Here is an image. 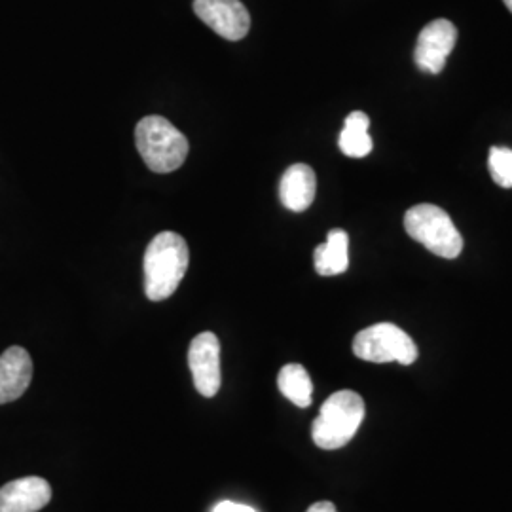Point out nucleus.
<instances>
[{"instance_id": "f257e3e1", "label": "nucleus", "mask_w": 512, "mask_h": 512, "mask_svg": "<svg viewBox=\"0 0 512 512\" xmlns=\"http://www.w3.org/2000/svg\"><path fill=\"white\" fill-rule=\"evenodd\" d=\"M190 264V251L177 232H160L148 243L143 270L148 300L162 302L173 296Z\"/></svg>"}, {"instance_id": "f03ea898", "label": "nucleus", "mask_w": 512, "mask_h": 512, "mask_svg": "<svg viewBox=\"0 0 512 512\" xmlns=\"http://www.w3.org/2000/svg\"><path fill=\"white\" fill-rule=\"evenodd\" d=\"M365 420V401L351 389L332 393L313 421L311 439L321 450L344 448Z\"/></svg>"}, {"instance_id": "7ed1b4c3", "label": "nucleus", "mask_w": 512, "mask_h": 512, "mask_svg": "<svg viewBox=\"0 0 512 512\" xmlns=\"http://www.w3.org/2000/svg\"><path fill=\"white\" fill-rule=\"evenodd\" d=\"M135 145L154 173H171L188 156V139L164 116H145L135 128Z\"/></svg>"}, {"instance_id": "20e7f679", "label": "nucleus", "mask_w": 512, "mask_h": 512, "mask_svg": "<svg viewBox=\"0 0 512 512\" xmlns=\"http://www.w3.org/2000/svg\"><path fill=\"white\" fill-rule=\"evenodd\" d=\"M404 228L408 236L440 258H458L463 238L450 215L431 203H420L406 211Z\"/></svg>"}, {"instance_id": "39448f33", "label": "nucleus", "mask_w": 512, "mask_h": 512, "mask_svg": "<svg viewBox=\"0 0 512 512\" xmlns=\"http://www.w3.org/2000/svg\"><path fill=\"white\" fill-rule=\"evenodd\" d=\"M355 357L368 363L412 365L418 359L414 340L393 323H378L361 330L353 340Z\"/></svg>"}, {"instance_id": "423d86ee", "label": "nucleus", "mask_w": 512, "mask_h": 512, "mask_svg": "<svg viewBox=\"0 0 512 512\" xmlns=\"http://www.w3.org/2000/svg\"><path fill=\"white\" fill-rule=\"evenodd\" d=\"M188 366L198 393L211 399L220 391V342L217 334L202 332L188 348Z\"/></svg>"}, {"instance_id": "0eeeda50", "label": "nucleus", "mask_w": 512, "mask_h": 512, "mask_svg": "<svg viewBox=\"0 0 512 512\" xmlns=\"http://www.w3.org/2000/svg\"><path fill=\"white\" fill-rule=\"evenodd\" d=\"M194 12L219 37L238 42L251 29V16L241 0H194Z\"/></svg>"}, {"instance_id": "6e6552de", "label": "nucleus", "mask_w": 512, "mask_h": 512, "mask_svg": "<svg viewBox=\"0 0 512 512\" xmlns=\"http://www.w3.org/2000/svg\"><path fill=\"white\" fill-rule=\"evenodd\" d=\"M458 40V29L448 19H435L421 29L414 50V61L421 71L442 73L448 55L452 54Z\"/></svg>"}, {"instance_id": "1a4fd4ad", "label": "nucleus", "mask_w": 512, "mask_h": 512, "mask_svg": "<svg viewBox=\"0 0 512 512\" xmlns=\"http://www.w3.org/2000/svg\"><path fill=\"white\" fill-rule=\"evenodd\" d=\"M52 501V488L40 476H25L0 488V512H38Z\"/></svg>"}, {"instance_id": "9d476101", "label": "nucleus", "mask_w": 512, "mask_h": 512, "mask_svg": "<svg viewBox=\"0 0 512 512\" xmlns=\"http://www.w3.org/2000/svg\"><path fill=\"white\" fill-rule=\"evenodd\" d=\"M33 380V361L27 349L8 348L0 355V404L19 399Z\"/></svg>"}, {"instance_id": "9b49d317", "label": "nucleus", "mask_w": 512, "mask_h": 512, "mask_svg": "<svg viewBox=\"0 0 512 512\" xmlns=\"http://www.w3.org/2000/svg\"><path fill=\"white\" fill-rule=\"evenodd\" d=\"M317 179L310 165L294 164L283 173L279 183V200L294 213H302L315 200Z\"/></svg>"}, {"instance_id": "f8f14e48", "label": "nucleus", "mask_w": 512, "mask_h": 512, "mask_svg": "<svg viewBox=\"0 0 512 512\" xmlns=\"http://www.w3.org/2000/svg\"><path fill=\"white\" fill-rule=\"evenodd\" d=\"M313 264L323 277L344 274L349 266V238L340 228L330 230L327 241L313 251Z\"/></svg>"}, {"instance_id": "ddd939ff", "label": "nucleus", "mask_w": 512, "mask_h": 512, "mask_svg": "<svg viewBox=\"0 0 512 512\" xmlns=\"http://www.w3.org/2000/svg\"><path fill=\"white\" fill-rule=\"evenodd\" d=\"M368 128H370V118L366 116L365 112H361V110L351 112L344 122V129L338 139L340 150L349 158L368 156L374 147Z\"/></svg>"}, {"instance_id": "4468645a", "label": "nucleus", "mask_w": 512, "mask_h": 512, "mask_svg": "<svg viewBox=\"0 0 512 512\" xmlns=\"http://www.w3.org/2000/svg\"><path fill=\"white\" fill-rule=\"evenodd\" d=\"M277 387L285 399L298 408H308L313 401V384L310 374L302 365H285L279 370Z\"/></svg>"}, {"instance_id": "2eb2a0df", "label": "nucleus", "mask_w": 512, "mask_h": 512, "mask_svg": "<svg viewBox=\"0 0 512 512\" xmlns=\"http://www.w3.org/2000/svg\"><path fill=\"white\" fill-rule=\"evenodd\" d=\"M488 167L495 184L501 188H512V150L505 147L490 148Z\"/></svg>"}, {"instance_id": "dca6fc26", "label": "nucleus", "mask_w": 512, "mask_h": 512, "mask_svg": "<svg viewBox=\"0 0 512 512\" xmlns=\"http://www.w3.org/2000/svg\"><path fill=\"white\" fill-rule=\"evenodd\" d=\"M213 512H256L253 507L241 505V503H234V501H222L219 503Z\"/></svg>"}, {"instance_id": "f3484780", "label": "nucleus", "mask_w": 512, "mask_h": 512, "mask_svg": "<svg viewBox=\"0 0 512 512\" xmlns=\"http://www.w3.org/2000/svg\"><path fill=\"white\" fill-rule=\"evenodd\" d=\"M306 512H338V509L330 501H319V503H313Z\"/></svg>"}, {"instance_id": "a211bd4d", "label": "nucleus", "mask_w": 512, "mask_h": 512, "mask_svg": "<svg viewBox=\"0 0 512 512\" xmlns=\"http://www.w3.org/2000/svg\"><path fill=\"white\" fill-rule=\"evenodd\" d=\"M503 2H505V6L509 8V12L512 14V0H503Z\"/></svg>"}]
</instances>
